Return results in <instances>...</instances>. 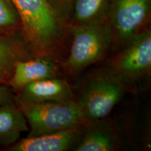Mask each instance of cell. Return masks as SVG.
Returning <instances> with one entry per match:
<instances>
[{"label": "cell", "mask_w": 151, "mask_h": 151, "mask_svg": "<svg viewBox=\"0 0 151 151\" xmlns=\"http://www.w3.org/2000/svg\"><path fill=\"white\" fill-rule=\"evenodd\" d=\"M22 21L21 33L28 46L47 50L58 40L60 22L48 0H11Z\"/></svg>", "instance_id": "cell-1"}, {"label": "cell", "mask_w": 151, "mask_h": 151, "mask_svg": "<svg viewBox=\"0 0 151 151\" xmlns=\"http://www.w3.org/2000/svg\"><path fill=\"white\" fill-rule=\"evenodd\" d=\"M29 124L28 137L61 132L78 127L86 120L78 101H53L39 104L18 102Z\"/></svg>", "instance_id": "cell-2"}, {"label": "cell", "mask_w": 151, "mask_h": 151, "mask_svg": "<svg viewBox=\"0 0 151 151\" xmlns=\"http://www.w3.org/2000/svg\"><path fill=\"white\" fill-rule=\"evenodd\" d=\"M72 44L67 65L73 72L99 60L109 48L111 39V29L105 21L76 24L72 29Z\"/></svg>", "instance_id": "cell-3"}, {"label": "cell", "mask_w": 151, "mask_h": 151, "mask_svg": "<svg viewBox=\"0 0 151 151\" xmlns=\"http://www.w3.org/2000/svg\"><path fill=\"white\" fill-rule=\"evenodd\" d=\"M123 94L124 86L118 77L101 73L88 84L78 102L86 119L99 120L109 115Z\"/></svg>", "instance_id": "cell-4"}, {"label": "cell", "mask_w": 151, "mask_h": 151, "mask_svg": "<svg viewBox=\"0 0 151 151\" xmlns=\"http://www.w3.org/2000/svg\"><path fill=\"white\" fill-rule=\"evenodd\" d=\"M150 0H111L109 18L111 29L121 41H129L148 20Z\"/></svg>", "instance_id": "cell-5"}, {"label": "cell", "mask_w": 151, "mask_h": 151, "mask_svg": "<svg viewBox=\"0 0 151 151\" xmlns=\"http://www.w3.org/2000/svg\"><path fill=\"white\" fill-rule=\"evenodd\" d=\"M151 34L139 32L129 41L127 46L118 56L116 67L126 76L137 78L150 70Z\"/></svg>", "instance_id": "cell-6"}, {"label": "cell", "mask_w": 151, "mask_h": 151, "mask_svg": "<svg viewBox=\"0 0 151 151\" xmlns=\"http://www.w3.org/2000/svg\"><path fill=\"white\" fill-rule=\"evenodd\" d=\"M19 91L18 102L21 103L39 104L73 99L70 86L65 81L56 78L35 81L23 87Z\"/></svg>", "instance_id": "cell-7"}, {"label": "cell", "mask_w": 151, "mask_h": 151, "mask_svg": "<svg viewBox=\"0 0 151 151\" xmlns=\"http://www.w3.org/2000/svg\"><path fill=\"white\" fill-rule=\"evenodd\" d=\"M79 137L78 127L46 134L37 137H27L9 147L11 151H64L73 146Z\"/></svg>", "instance_id": "cell-8"}, {"label": "cell", "mask_w": 151, "mask_h": 151, "mask_svg": "<svg viewBox=\"0 0 151 151\" xmlns=\"http://www.w3.org/2000/svg\"><path fill=\"white\" fill-rule=\"evenodd\" d=\"M57 71L55 65L50 60L43 58L19 60L14 66L8 86L19 91L31 83L55 78Z\"/></svg>", "instance_id": "cell-9"}, {"label": "cell", "mask_w": 151, "mask_h": 151, "mask_svg": "<svg viewBox=\"0 0 151 151\" xmlns=\"http://www.w3.org/2000/svg\"><path fill=\"white\" fill-rule=\"evenodd\" d=\"M27 46L18 33L0 35V85H8L16 62L27 59Z\"/></svg>", "instance_id": "cell-10"}, {"label": "cell", "mask_w": 151, "mask_h": 151, "mask_svg": "<svg viewBox=\"0 0 151 151\" xmlns=\"http://www.w3.org/2000/svg\"><path fill=\"white\" fill-rule=\"evenodd\" d=\"M29 130L27 120L15 101L0 105V145L14 144L22 132Z\"/></svg>", "instance_id": "cell-11"}, {"label": "cell", "mask_w": 151, "mask_h": 151, "mask_svg": "<svg viewBox=\"0 0 151 151\" xmlns=\"http://www.w3.org/2000/svg\"><path fill=\"white\" fill-rule=\"evenodd\" d=\"M110 2L111 0H74L71 7L76 24L105 21Z\"/></svg>", "instance_id": "cell-12"}, {"label": "cell", "mask_w": 151, "mask_h": 151, "mask_svg": "<svg viewBox=\"0 0 151 151\" xmlns=\"http://www.w3.org/2000/svg\"><path fill=\"white\" fill-rule=\"evenodd\" d=\"M115 148L113 136L103 127L91 128L75 148L77 151H110Z\"/></svg>", "instance_id": "cell-13"}, {"label": "cell", "mask_w": 151, "mask_h": 151, "mask_svg": "<svg viewBox=\"0 0 151 151\" xmlns=\"http://www.w3.org/2000/svg\"><path fill=\"white\" fill-rule=\"evenodd\" d=\"M21 30V18L11 0H0V35H12Z\"/></svg>", "instance_id": "cell-14"}, {"label": "cell", "mask_w": 151, "mask_h": 151, "mask_svg": "<svg viewBox=\"0 0 151 151\" xmlns=\"http://www.w3.org/2000/svg\"><path fill=\"white\" fill-rule=\"evenodd\" d=\"M15 99L12 88L8 85H0V105L14 102Z\"/></svg>", "instance_id": "cell-15"}, {"label": "cell", "mask_w": 151, "mask_h": 151, "mask_svg": "<svg viewBox=\"0 0 151 151\" xmlns=\"http://www.w3.org/2000/svg\"><path fill=\"white\" fill-rule=\"evenodd\" d=\"M73 1L74 0H51L50 3L57 12L58 9L61 10H66L68 7H71Z\"/></svg>", "instance_id": "cell-16"}]
</instances>
